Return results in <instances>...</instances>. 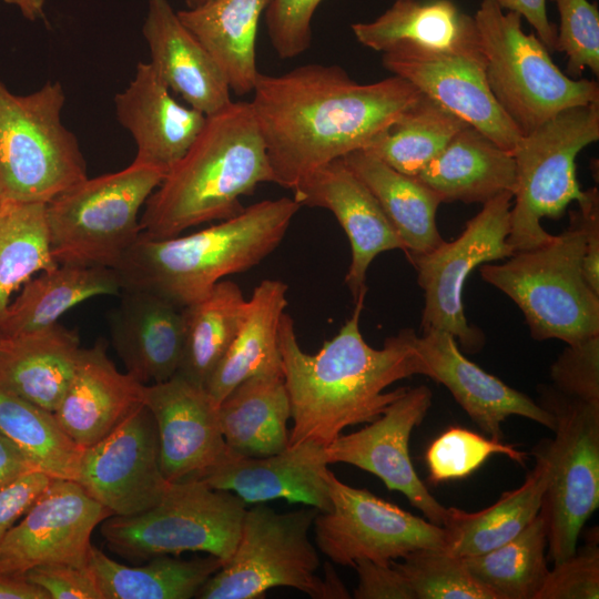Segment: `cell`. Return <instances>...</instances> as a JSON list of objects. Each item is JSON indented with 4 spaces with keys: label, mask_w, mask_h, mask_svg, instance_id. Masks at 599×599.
Masks as SVG:
<instances>
[{
    "label": "cell",
    "mask_w": 599,
    "mask_h": 599,
    "mask_svg": "<svg viewBox=\"0 0 599 599\" xmlns=\"http://www.w3.org/2000/svg\"><path fill=\"white\" fill-rule=\"evenodd\" d=\"M121 291L113 268L59 264L22 286L0 322V335L11 338L44 329L79 303L99 295H118Z\"/></svg>",
    "instance_id": "33"
},
{
    "label": "cell",
    "mask_w": 599,
    "mask_h": 599,
    "mask_svg": "<svg viewBox=\"0 0 599 599\" xmlns=\"http://www.w3.org/2000/svg\"><path fill=\"white\" fill-rule=\"evenodd\" d=\"M252 93L274 183L290 190L364 149L420 97L397 75L358 83L339 65L318 63L276 75L258 72Z\"/></svg>",
    "instance_id": "1"
},
{
    "label": "cell",
    "mask_w": 599,
    "mask_h": 599,
    "mask_svg": "<svg viewBox=\"0 0 599 599\" xmlns=\"http://www.w3.org/2000/svg\"><path fill=\"white\" fill-rule=\"evenodd\" d=\"M109 325L126 373L140 383H161L177 373L184 328L181 308L173 303L150 292L123 290Z\"/></svg>",
    "instance_id": "27"
},
{
    "label": "cell",
    "mask_w": 599,
    "mask_h": 599,
    "mask_svg": "<svg viewBox=\"0 0 599 599\" xmlns=\"http://www.w3.org/2000/svg\"><path fill=\"white\" fill-rule=\"evenodd\" d=\"M581 222L585 253L582 273L591 290L599 295V192L591 187L577 202Z\"/></svg>",
    "instance_id": "51"
},
{
    "label": "cell",
    "mask_w": 599,
    "mask_h": 599,
    "mask_svg": "<svg viewBox=\"0 0 599 599\" xmlns=\"http://www.w3.org/2000/svg\"><path fill=\"white\" fill-rule=\"evenodd\" d=\"M4 3L14 6L29 21H37L44 16L47 0H2Z\"/></svg>",
    "instance_id": "55"
},
{
    "label": "cell",
    "mask_w": 599,
    "mask_h": 599,
    "mask_svg": "<svg viewBox=\"0 0 599 599\" xmlns=\"http://www.w3.org/2000/svg\"><path fill=\"white\" fill-rule=\"evenodd\" d=\"M0 434L17 445L38 470L75 480L82 448L54 414L0 385Z\"/></svg>",
    "instance_id": "40"
},
{
    "label": "cell",
    "mask_w": 599,
    "mask_h": 599,
    "mask_svg": "<svg viewBox=\"0 0 599 599\" xmlns=\"http://www.w3.org/2000/svg\"><path fill=\"white\" fill-rule=\"evenodd\" d=\"M466 125L420 93L414 104L362 150L400 173L417 176Z\"/></svg>",
    "instance_id": "38"
},
{
    "label": "cell",
    "mask_w": 599,
    "mask_h": 599,
    "mask_svg": "<svg viewBox=\"0 0 599 599\" xmlns=\"http://www.w3.org/2000/svg\"><path fill=\"white\" fill-rule=\"evenodd\" d=\"M286 293L287 285L278 280H263L252 292L236 335L205 386L216 406L250 377L283 376L280 325Z\"/></svg>",
    "instance_id": "29"
},
{
    "label": "cell",
    "mask_w": 599,
    "mask_h": 599,
    "mask_svg": "<svg viewBox=\"0 0 599 599\" xmlns=\"http://www.w3.org/2000/svg\"><path fill=\"white\" fill-rule=\"evenodd\" d=\"M327 480L332 509L318 511L313 526L318 549L333 562L353 567L367 559L388 565L418 549H444V527L352 487L331 470Z\"/></svg>",
    "instance_id": "14"
},
{
    "label": "cell",
    "mask_w": 599,
    "mask_h": 599,
    "mask_svg": "<svg viewBox=\"0 0 599 599\" xmlns=\"http://www.w3.org/2000/svg\"><path fill=\"white\" fill-rule=\"evenodd\" d=\"M271 0H211L177 10L182 23L217 63L235 94L252 93L258 74L256 35Z\"/></svg>",
    "instance_id": "31"
},
{
    "label": "cell",
    "mask_w": 599,
    "mask_h": 599,
    "mask_svg": "<svg viewBox=\"0 0 599 599\" xmlns=\"http://www.w3.org/2000/svg\"><path fill=\"white\" fill-rule=\"evenodd\" d=\"M583 253L580 217L571 211L568 227L548 243L479 272L519 307L532 338L575 344L599 335V295L583 277Z\"/></svg>",
    "instance_id": "5"
},
{
    "label": "cell",
    "mask_w": 599,
    "mask_h": 599,
    "mask_svg": "<svg viewBox=\"0 0 599 599\" xmlns=\"http://www.w3.org/2000/svg\"><path fill=\"white\" fill-rule=\"evenodd\" d=\"M598 140L599 102L564 109L520 138L512 151L517 190L507 238L515 252L552 240L540 222L560 219L572 201L583 197L576 159Z\"/></svg>",
    "instance_id": "11"
},
{
    "label": "cell",
    "mask_w": 599,
    "mask_h": 599,
    "mask_svg": "<svg viewBox=\"0 0 599 599\" xmlns=\"http://www.w3.org/2000/svg\"><path fill=\"white\" fill-rule=\"evenodd\" d=\"M512 199L510 193L491 199L467 221L457 238L451 242L444 240L427 253L407 255L424 291L423 333L432 329L448 332L469 353L483 347V332L466 318L463 290L477 266L508 258L515 253L507 241Z\"/></svg>",
    "instance_id": "13"
},
{
    "label": "cell",
    "mask_w": 599,
    "mask_h": 599,
    "mask_svg": "<svg viewBox=\"0 0 599 599\" xmlns=\"http://www.w3.org/2000/svg\"><path fill=\"white\" fill-rule=\"evenodd\" d=\"M550 378L561 394L599 403V335L567 344L550 367Z\"/></svg>",
    "instance_id": "45"
},
{
    "label": "cell",
    "mask_w": 599,
    "mask_h": 599,
    "mask_svg": "<svg viewBox=\"0 0 599 599\" xmlns=\"http://www.w3.org/2000/svg\"><path fill=\"white\" fill-rule=\"evenodd\" d=\"M488 88L507 116L526 135L564 109L599 102V85L572 79L554 63L522 18L483 0L475 16Z\"/></svg>",
    "instance_id": "8"
},
{
    "label": "cell",
    "mask_w": 599,
    "mask_h": 599,
    "mask_svg": "<svg viewBox=\"0 0 599 599\" xmlns=\"http://www.w3.org/2000/svg\"><path fill=\"white\" fill-rule=\"evenodd\" d=\"M599 549L592 544L555 564L536 599H598Z\"/></svg>",
    "instance_id": "47"
},
{
    "label": "cell",
    "mask_w": 599,
    "mask_h": 599,
    "mask_svg": "<svg viewBox=\"0 0 599 599\" xmlns=\"http://www.w3.org/2000/svg\"><path fill=\"white\" fill-rule=\"evenodd\" d=\"M383 67L412 83L448 112L512 153L522 136L493 97L485 64L458 55L397 49Z\"/></svg>",
    "instance_id": "18"
},
{
    "label": "cell",
    "mask_w": 599,
    "mask_h": 599,
    "mask_svg": "<svg viewBox=\"0 0 599 599\" xmlns=\"http://www.w3.org/2000/svg\"><path fill=\"white\" fill-rule=\"evenodd\" d=\"M2 339H3V337L0 335V344H1Z\"/></svg>",
    "instance_id": "57"
},
{
    "label": "cell",
    "mask_w": 599,
    "mask_h": 599,
    "mask_svg": "<svg viewBox=\"0 0 599 599\" xmlns=\"http://www.w3.org/2000/svg\"><path fill=\"white\" fill-rule=\"evenodd\" d=\"M546 548L547 525L539 511L508 542L461 559L471 576L496 599H536L549 572Z\"/></svg>",
    "instance_id": "39"
},
{
    "label": "cell",
    "mask_w": 599,
    "mask_h": 599,
    "mask_svg": "<svg viewBox=\"0 0 599 599\" xmlns=\"http://www.w3.org/2000/svg\"><path fill=\"white\" fill-rule=\"evenodd\" d=\"M441 203H481L502 194H515L517 166L511 152L466 125L445 149L415 176Z\"/></svg>",
    "instance_id": "28"
},
{
    "label": "cell",
    "mask_w": 599,
    "mask_h": 599,
    "mask_svg": "<svg viewBox=\"0 0 599 599\" xmlns=\"http://www.w3.org/2000/svg\"><path fill=\"white\" fill-rule=\"evenodd\" d=\"M0 599H50L44 589L26 576L0 573Z\"/></svg>",
    "instance_id": "54"
},
{
    "label": "cell",
    "mask_w": 599,
    "mask_h": 599,
    "mask_svg": "<svg viewBox=\"0 0 599 599\" xmlns=\"http://www.w3.org/2000/svg\"><path fill=\"white\" fill-rule=\"evenodd\" d=\"M51 478L41 470H32L0 489V546Z\"/></svg>",
    "instance_id": "50"
},
{
    "label": "cell",
    "mask_w": 599,
    "mask_h": 599,
    "mask_svg": "<svg viewBox=\"0 0 599 599\" xmlns=\"http://www.w3.org/2000/svg\"><path fill=\"white\" fill-rule=\"evenodd\" d=\"M504 455L525 465L527 454L501 439L450 427L427 448L425 458L433 484L463 479L477 470L490 456Z\"/></svg>",
    "instance_id": "43"
},
{
    "label": "cell",
    "mask_w": 599,
    "mask_h": 599,
    "mask_svg": "<svg viewBox=\"0 0 599 599\" xmlns=\"http://www.w3.org/2000/svg\"><path fill=\"white\" fill-rule=\"evenodd\" d=\"M323 0H271L265 21L271 44L281 59H293L312 43V19Z\"/></svg>",
    "instance_id": "46"
},
{
    "label": "cell",
    "mask_w": 599,
    "mask_h": 599,
    "mask_svg": "<svg viewBox=\"0 0 599 599\" xmlns=\"http://www.w3.org/2000/svg\"><path fill=\"white\" fill-rule=\"evenodd\" d=\"M327 465L325 446L303 441L265 457L230 453L200 479L234 493L246 505L285 499L325 512L332 509Z\"/></svg>",
    "instance_id": "22"
},
{
    "label": "cell",
    "mask_w": 599,
    "mask_h": 599,
    "mask_svg": "<svg viewBox=\"0 0 599 599\" xmlns=\"http://www.w3.org/2000/svg\"><path fill=\"white\" fill-rule=\"evenodd\" d=\"M32 470L38 469L17 445L0 434V489Z\"/></svg>",
    "instance_id": "53"
},
{
    "label": "cell",
    "mask_w": 599,
    "mask_h": 599,
    "mask_svg": "<svg viewBox=\"0 0 599 599\" xmlns=\"http://www.w3.org/2000/svg\"><path fill=\"white\" fill-rule=\"evenodd\" d=\"M301 207L284 196L254 203L185 236L154 238L141 232L114 268L121 288L153 293L179 308L190 305L225 276L248 271L268 256Z\"/></svg>",
    "instance_id": "4"
},
{
    "label": "cell",
    "mask_w": 599,
    "mask_h": 599,
    "mask_svg": "<svg viewBox=\"0 0 599 599\" xmlns=\"http://www.w3.org/2000/svg\"><path fill=\"white\" fill-rule=\"evenodd\" d=\"M112 512L75 480L51 478L0 546V573L47 564L87 566L95 527Z\"/></svg>",
    "instance_id": "16"
},
{
    "label": "cell",
    "mask_w": 599,
    "mask_h": 599,
    "mask_svg": "<svg viewBox=\"0 0 599 599\" xmlns=\"http://www.w3.org/2000/svg\"><path fill=\"white\" fill-rule=\"evenodd\" d=\"M290 399L284 377L260 375L234 387L217 406L224 440L234 455L265 457L290 445Z\"/></svg>",
    "instance_id": "32"
},
{
    "label": "cell",
    "mask_w": 599,
    "mask_h": 599,
    "mask_svg": "<svg viewBox=\"0 0 599 599\" xmlns=\"http://www.w3.org/2000/svg\"><path fill=\"white\" fill-rule=\"evenodd\" d=\"M143 566H126L91 546L89 567L103 599H190L223 562L212 556L180 559L155 556Z\"/></svg>",
    "instance_id": "36"
},
{
    "label": "cell",
    "mask_w": 599,
    "mask_h": 599,
    "mask_svg": "<svg viewBox=\"0 0 599 599\" xmlns=\"http://www.w3.org/2000/svg\"><path fill=\"white\" fill-rule=\"evenodd\" d=\"M246 506L232 491L187 479L171 483L161 501L143 512L106 518L100 531L111 551L131 561L202 551L224 565L238 542Z\"/></svg>",
    "instance_id": "10"
},
{
    "label": "cell",
    "mask_w": 599,
    "mask_h": 599,
    "mask_svg": "<svg viewBox=\"0 0 599 599\" xmlns=\"http://www.w3.org/2000/svg\"><path fill=\"white\" fill-rule=\"evenodd\" d=\"M0 206H1V200H0Z\"/></svg>",
    "instance_id": "58"
},
{
    "label": "cell",
    "mask_w": 599,
    "mask_h": 599,
    "mask_svg": "<svg viewBox=\"0 0 599 599\" xmlns=\"http://www.w3.org/2000/svg\"><path fill=\"white\" fill-rule=\"evenodd\" d=\"M301 206L331 211L346 233L352 260L345 284L354 301L363 291L367 270L382 252L405 245L367 186L346 165L334 160L303 179L293 190Z\"/></svg>",
    "instance_id": "20"
},
{
    "label": "cell",
    "mask_w": 599,
    "mask_h": 599,
    "mask_svg": "<svg viewBox=\"0 0 599 599\" xmlns=\"http://www.w3.org/2000/svg\"><path fill=\"white\" fill-rule=\"evenodd\" d=\"M425 386L408 387L384 413L357 432L339 435L325 447L328 464L344 463L377 476L389 490L402 493L428 521L444 526L448 508L428 491L409 456V438L432 406Z\"/></svg>",
    "instance_id": "17"
},
{
    "label": "cell",
    "mask_w": 599,
    "mask_h": 599,
    "mask_svg": "<svg viewBox=\"0 0 599 599\" xmlns=\"http://www.w3.org/2000/svg\"><path fill=\"white\" fill-rule=\"evenodd\" d=\"M274 183L264 140L250 102L232 101L207 115L182 159L144 204L142 233L167 238L244 207L240 199Z\"/></svg>",
    "instance_id": "3"
},
{
    "label": "cell",
    "mask_w": 599,
    "mask_h": 599,
    "mask_svg": "<svg viewBox=\"0 0 599 599\" xmlns=\"http://www.w3.org/2000/svg\"><path fill=\"white\" fill-rule=\"evenodd\" d=\"M393 564L408 580L415 599H496L478 582L461 558L444 549L424 548Z\"/></svg>",
    "instance_id": "42"
},
{
    "label": "cell",
    "mask_w": 599,
    "mask_h": 599,
    "mask_svg": "<svg viewBox=\"0 0 599 599\" xmlns=\"http://www.w3.org/2000/svg\"><path fill=\"white\" fill-rule=\"evenodd\" d=\"M541 406L555 417V438L541 447L549 476L540 512L547 525V559L558 564L577 550L580 531L599 506V403L551 387Z\"/></svg>",
    "instance_id": "12"
},
{
    "label": "cell",
    "mask_w": 599,
    "mask_h": 599,
    "mask_svg": "<svg viewBox=\"0 0 599 599\" xmlns=\"http://www.w3.org/2000/svg\"><path fill=\"white\" fill-rule=\"evenodd\" d=\"M559 14L555 51L567 57L566 74L580 78L586 69L599 75V10L588 0H551Z\"/></svg>",
    "instance_id": "44"
},
{
    "label": "cell",
    "mask_w": 599,
    "mask_h": 599,
    "mask_svg": "<svg viewBox=\"0 0 599 599\" xmlns=\"http://www.w3.org/2000/svg\"><path fill=\"white\" fill-rule=\"evenodd\" d=\"M44 203L1 201L0 206V322L12 293L37 273L52 270Z\"/></svg>",
    "instance_id": "41"
},
{
    "label": "cell",
    "mask_w": 599,
    "mask_h": 599,
    "mask_svg": "<svg viewBox=\"0 0 599 599\" xmlns=\"http://www.w3.org/2000/svg\"><path fill=\"white\" fill-rule=\"evenodd\" d=\"M144 388L116 368L108 357L106 342L99 339L80 348L72 378L53 414L65 434L84 449L144 405Z\"/></svg>",
    "instance_id": "23"
},
{
    "label": "cell",
    "mask_w": 599,
    "mask_h": 599,
    "mask_svg": "<svg viewBox=\"0 0 599 599\" xmlns=\"http://www.w3.org/2000/svg\"><path fill=\"white\" fill-rule=\"evenodd\" d=\"M75 481L112 516L136 515L161 501L171 483L161 469L158 427L145 404L82 450Z\"/></svg>",
    "instance_id": "15"
},
{
    "label": "cell",
    "mask_w": 599,
    "mask_h": 599,
    "mask_svg": "<svg viewBox=\"0 0 599 599\" xmlns=\"http://www.w3.org/2000/svg\"><path fill=\"white\" fill-rule=\"evenodd\" d=\"M65 93L48 81L28 94L0 80V200L47 204L88 177L77 136L62 123Z\"/></svg>",
    "instance_id": "7"
},
{
    "label": "cell",
    "mask_w": 599,
    "mask_h": 599,
    "mask_svg": "<svg viewBox=\"0 0 599 599\" xmlns=\"http://www.w3.org/2000/svg\"><path fill=\"white\" fill-rule=\"evenodd\" d=\"M24 576L44 589L50 599H103L88 566L47 564L31 568Z\"/></svg>",
    "instance_id": "48"
},
{
    "label": "cell",
    "mask_w": 599,
    "mask_h": 599,
    "mask_svg": "<svg viewBox=\"0 0 599 599\" xmlns=\"http://www.w3.org/2000/svg\"><path fill=\"white\" fill-rule=\"evenodd\" d=\"M211 0H185V4L187 9H193L200 6H203Z\"/></svg>",
    "instance_id": "56"
},
{
    "label": "cell",
    "mask_w": 599,
    "mask_h": 599,
    "mask_svg": "<svg viewBox=\"0 0 599 599\" xmlns=\"http://www.w3.org/2000/svg\"><path fill=\"white\" fill-rule=\"evenodd\" d=\"M318 510L277 512L258 502L246 509L231 559L202 586L200 599H258L275 587L295 588L313 599L351 598L331 565L324 578L309 530Z\"/></svg>",
    "instance_id": "6"
},
{
    "label": "cell",
    "mask_w": 599,
    "mask_h": 599,
    "mask_svg": "<svg viewBox=\"0 0 599 599\" xmlns=\"http://www.w3.org/2000/svg\"><path fill=\"white\" fill-rule=\"evenodd\" d=\"M536 466L521 486L476 512L450 507L444 528V550L465 558L488 552L519 535L539 514L546 490L549 463L540 448Z\"/></svg>",
    "instance_id": "34"
},
{
    "label": "cell",
    "mask_w": 599,
    "mask_h": 599,
    "mask_svg": "<svg viewBox=\"0 0 599 599\" xmlns=\"http://www.w3.org/2000/svg\"><path fill=\"white\" fill-rule=\"evenodd\" d=\"M120 124L132 135L134 162L167 173L201 132L206 115L179 103L150 62H139L129 85L114 98Z\"/></svg>",
    "instance_id": "24"
},
{
    "label": "cell",
    "mask_w": 599,
    "mask_h": 599,
    "mask_svg": "<svg viewBox=\"0 0 599 599\" xmlns=\"http://www.w3.org/2000/svg\"><path fill=\"white\" fill-rule=\"evenodd\" d=\"M132 162L68 189L45 204L51 253L58 264L115 268L142 230L139 213L165 176Z\"/></svg>",
    "instance_id": "9"
},
{
    "label": "cell",
    "mask_w": 599,
    "mask_h": 599,
    "mask_svg": "<svg viewBox=\"0 0 599 599\" xmlns=\"http://www.w3.org/2000/svg\"><path fill=\"white\" fill-rule=\"evenodd\" d=\"M351 28L356 40L374 51L408 49L485 64L475 18L453 0H395L376 19Z\"/></svg>",
    "instance_id": "25"
},
{
    "label": "cell",
    "mask_w": 599,
    "mask_h": 599,
    "mask_svg": "<svg viewBox=\"0 0 599 599\" xmlns=\"http://www.w3.org/2000/svg\"><path fill=\"white\" fill-rule=\"evenodd\" d=\"M358 585L353 597L356 599H415L414 591L402 571L393 564L382 565L359 559L353 566Z\"/></svg>",
    "instance_id": "49"
},
{
    "label": "cell",
    "mask_w": 599,
    "mask_h": 599,
    "mask_svg": "<svg viewBox=\"0 0 599 599\" xmlns=\"http://www.w3.org/2000/svg\"><path fill=\"white\" fill-rule=\"evenodd\" d=\"M144 404L156 423L161 469L167 481L201 478L230 455L217 406L205 388L175 374L145 385Z\"/></svg>",
    "instance_id": "19"
},
{
    "label": "cell",
    "mask_w": 599,
    "mask_h": 599,
    "mask_svg": "<svg viewBox=\"0 0 599 599\" xmlns=\"http://www.w3.org/2000/svg\"><path fill=\"white\" fill-rule=\"evenodd\" d=\"M342 159L375 196L407 255L427 253L443 243L436 223L441 201L434 191L364 150Z\"/></svg>",
    "instance_id": "35"
},
{
    "label": "cell",
    "mask_w": 599,
    "mask_h": 599,
    "mask_svg": "<svg viewBox=\"0 0 599 599\" xmlns=\"http://www.w3.org/2000/svg\"><path fill=\"white\" fill-rule=\"evenodd\" d=\"M75 331L55 323L4 338L0 344V385L54 413L72 378L80 352Z\"/></svg>",
    "instance_id": "30"
},
{
    "label": "cell",
    "mask_w": 599,
    "mask_h": 599,
    "mask_svg": "<svg viewBox=\"0 0 599 599\" xmlns=\"http://www.w3.org/2000/svg\"><path fill=\"white\" fill-rule=\"evenodd\" d=\"M366 292L354 301L339 332L315 354L301 348L293 318L283 314L280 352L293 420L290 445L313 441L326 447L345 428L375 420L408 388L385 392L388 386L425 375L414 329H400L379 349L366 343L359 329Z\"/></svg>",
    "instance_id": "2"
},
{
    "label": "cell",
    "mask_w": 599,
    "mask_h": 599,
    "mask_svg": "<svg viewBox=\"0 0 599 599\" xmlns=\"http://www.w3.org/2000/svg\"><path fill=\"white\" fill-rule=\"evenodd\" d=\"M246 302L237 284L222 280L205 297L181 308L184 345L177 375L205 388L236 335Z\"/></svg>",
    "instance_id": "37"
},
{
    "label": "cell",
    "mask_w": 599,
    "mask_h": 599,
    "mask_svg": "<svg viewBox=\"0 0 599 599\" xmlns=\"http://www.w3.org/2000/svg\"><path fill=\"white\" fill-rule=\"evenodd\" d=\"M142 34L150 63L189 106L212 115L231 104V89L209 51L182 23L169 0H149Z\"/></svg>",
    "instance_id": "26"
},
{
    "label": "cell",
    "mask_w": 599,
    "mask_h": 599,
    "mask_svg": "<svg viewBox=\"0 0 599 599\" xmlns=\"http://www.w3.org/2000/svg\"><path fill=\"white\" fill-rule=\"evenodd\" d=\"M502 10L518 13L536 35L552 52L556 49L557 27L547 14L546 0H493Z\"/></svg>",
    "instance_id": "52"
},
{
    "label": "cell",
    "mask_w": 599,
    "mask_h": 599,
    "mask_svg": "<svg viewBox=\"0 0 599 599\" xmlns=\"http://www.w3.org/2000/svg\"><path fill=\"white\" fill-rule=\"evenodd\" d=\"M426 373L444 385L469 418L489 437L501 439V424L516 415L554 430L555 417L526 394L469 361L448 332L432 329L417 336Z\"/></svg>",
    "instance_id": "21"
}]
</instances>
